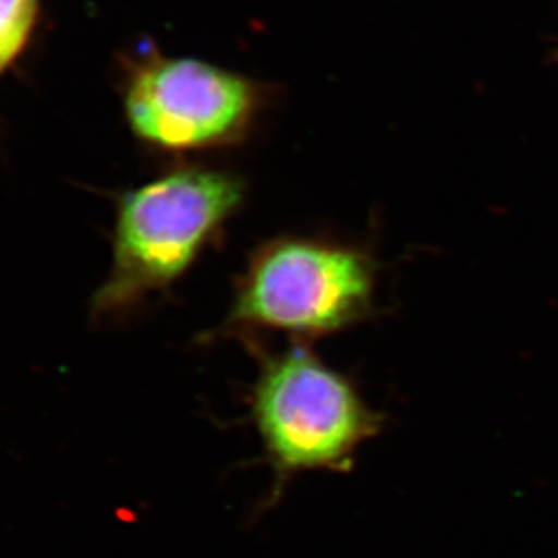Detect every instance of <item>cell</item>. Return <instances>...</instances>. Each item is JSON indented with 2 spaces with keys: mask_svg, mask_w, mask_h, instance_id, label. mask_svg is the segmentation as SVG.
I'll return each instance as SVG.
<instances>
[{
  "mask_svg": "<svg viewBox=\"0 0 558 558\" xmlns=\"http://www.w3.org/2000/svg\"><path fill=\"white\" fill-rule=\"evenodd\" d=\"M267 82L191 57L150 54L131 73L125 119L133 135L167 155L242 144L272 104Z\"/></svg>",
  "mask_w": 558,
  "mask_h": 558,
  "instance_id": "cell-4",
  "label": "cell"
},
{
  "mask_svg": "<svg viewBox=\"0 0 558 558\" xmlns=\"http://www.w3.org/2000/svg\"><path fill=\"white\" fill-rule=\"evenodd\" d=\"M253 415L279 478L347 470L383 421L343 374L303 344L267 357L254 385Z\"/></svg>",
  "mask_w": 558,
  "mask_h": 558,
  "instance_id": "cell-3",
  "label": "cell"
},
{
  "mask_svg": "<svg viewBox=\"0 0 558 558\" xmlns=\"http://www.w3.org/2000/svg\"><path fill=\"white\" fill-rule=\"evenodd\" d=\"M245 185L232 172L180 167L120 198L113 262L93 295L95 322L122 317L182 278L236 213Z\"/></svg>",
  "mask_w": 558,
  "mask_h": 558,
  "instance_id": "cell-1",
  "label": "cell"
},
{
  "mask_svg": "<svg viewBox=\"0 0 558 558\" xmlns=\"http://www.w3.org/2000/svg\"><path fill=\"white\" fill-rule=\"evenodd\" d=\"M555 60H557V65H558V35H557V49H555Z\"/></svg>",
  "mask_w": 558,
  "mask_h": 558,
  "instance_id": "cell-6",
  "label": "cell"
},
{
  "mask_svg": "<svg viewBox=\"0 0 558 558\" xmlns=\"http://www.w3.org/2000/svg\"><path fill=\"white\" fill-rule=\"evenodd\" d=\"M376 264L361 248L317 238H278L253 254L227 327L319 338L371 312Z\"/></svg>",
  "mask_w": 558,
  "mask_h": 558,
  "instance_id": "cell-2",
  "label": "cell"
},
{
  "mask_svg": "<svg viewBox=\"0 0 558 558\" xmlns=\"http://www.w3.org/2000/svg\"><path fill=\"white\" fill-rule=\"evenodd\" d=\"M37 13L38 0H0V75L26 46Z\"/></svg>",
  "mask_w": 558,
  "mask_h": 558,
  "instance_id": "cell-5",
  "label": "cell"
}]
</instances>
